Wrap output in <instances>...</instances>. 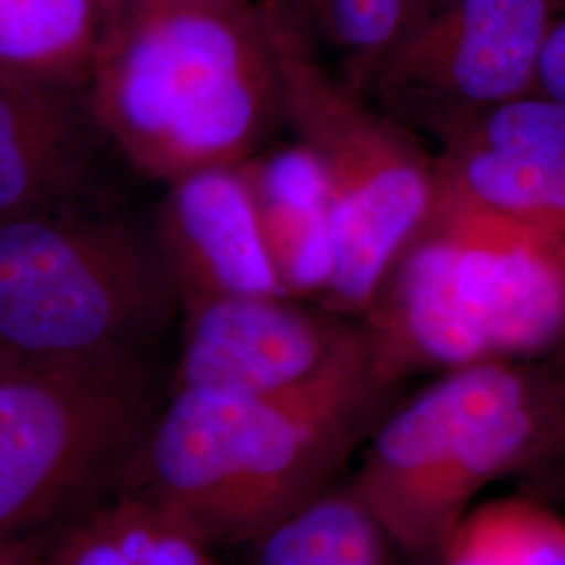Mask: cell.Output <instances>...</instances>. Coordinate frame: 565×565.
Wrapping results in <instances>:
<instances>
[{
    "label": "cell",
    "instance_id": "cell-22",
    "mask_svg": "<svg viewBox=\"0 0 565 565\" xmlns=\"http://www.w3.org/2000/svg\"><path fill=\"white\" fill-rule=\"evenodd\" d=\"M99 2H102L103 13L107 18V28L111 23L121 20L128 13V9H130L128 0H99Z\"/></svg>",
    "mask_w": 565,
    "mask_h": 565
},
{
    "label": "cell",
    "instance_id": "cell-8",
    "mask_svg": "<svg viewBox=\"0 0 565 565\" xmlns=\"http://www.w3.org/2000/svg\"><path fill=\"white\" fill-rule=\"evenodd\" d=\"M565 0H446L377 63L385 99L448 137L459 124L534 93L548 30Z\"/></svg>",
    "mask_w": 565,
    "mask_h": 565
},
{
    "label": "cell",
    "instance_id": "cell-3",
    "mask_svg": "<svg viewBox=\"0 0 565 565\" xmlns=\"http://www.w3.org/2000/svg\"><path fill=\"white\" fill-rule=\"evenodd\" d=\"M390 387L425 371L553 361L565 350V228L431 210L363 315Z\"/></svg>",
    "mask_w": 565,
    "mask_h": 565
},
{
    "label": "cell",
    "instance_id": "cell-9",
    "mask_svg": "<svg viewBox=\"0 0 565 565\" xmlns=\"http://www.w3.org/2000/svg\"><path fill=\"white\" fill-rule=\"evenodd\" d=\"M431 210L565 228V105L530 93L459 124L434 160Z\"/></svg>",
    "mask_w": 565,
    "mask_h": 565
},
{
    "label": "cell",
    "instance_id": "cell-25",
    "mask_svg": "<svg viewBox=\"0 0 565 565\" xmlns=\"http://www.w3.org/2000/svg\"><path fill=\"white\" fill-rule=\"evenodd\" d=\"M4 363H9V361H4V359H2V354H0V364H4Z\"/></svg>",
    "mask_w": 565,
    "mask_h": 565
},
{
    "label": "cell",
    "instance_id": "cell-12",
    "mask_svg": "<svg viewBox=\"0 0 565 565\" xmlns=\"http://www.w3.org/2000/svg\"><path fill=\"white\" fill-rule=\"evenodd\" d=\"M97 137L81 88L0 70V221L81 203Z\"/></svg>",
    "mask_w": 565,
    "mask_h": 565
},
{
    "label": "cell",
    "instance_id": "cell-24",
    "mask_svg": "<svg viewBox=\"0 0 565 565\" xmlns=\"http://www.w3.org/2000/svg\"><path fill=\"white\" fill-rule=\"evenodd\" d=\"M130 2V9L132 7H142V4H158L160 0H128Z\"/></svg>",
    "mask_w": 565,
    "mask_h": 565
},
{
    "label": "cell",
    "instance_id": "cell-21",
    "mask_svg": "<svg viewBox=\"0 0 565 565\" xmlns=\"http://www.w3.org/2000/svg\"><path fill=\"white\" fill-rule=\"evenodd\" d=\"M53 532L0 543V565H46Z\"/></svg>",
    "mask_w": 565,
    "mask_h": 565
},
{
    "label": "cell",
    "instance_id": "cell-6",
    "mask_svg": "<svg viewBox=\"0 0 565 565\" xmlns=\"http://www.w3.org/2000/svg\"><path fill=\"white\" fill-rule=\"evenodd\" d=\"M258 9L282 116L327 184L333 266L324 310L364 315L431 212L434 160L396 121L327 74L291 0H258Z\"/></svg>",
    "mask_w": 565,
    "mask_h": 565
},
{
    "label": "cell",
    "instance_id": "cell-14",
    "mask_svg": "<svg viewBox=\"0 0 565 565\" xmlns=\"http://www.w3.org/2000/svg\"><path fill=\"white\" fill-rule=\"evenodd\" d=\"M46 565H223L214 546L160 507L120 490L57 527Z\"/></svg>",
    "mask_w": 565,
    "mask_h": 565
},
{
    "label": "cell",
    "instance_id": "cell-7",
    "mask_svg": "<svg viewBox=\"0 0 565 565\" xmlns=\"http://www.w3.org/2000/svg\"><path fill=\"white\" fill-rule=\"evenodd\" d=\"M158 411L142 354L0 364V543L103 499Z\"/></svg>",
    "mask_w": 565,
    "mask_h": 565
},
{
    "label": "cell",
    "instance_id": "cell-19",
    "mask_svg": "<svg viewBox=\"0 0 565 565\" xmlns=\"http://www.w3.org/2000/svg\"><path fill=\"white\" fill-rule=\"evenodd\" d=\"M520 476L530 480L536 499L565 507V380L545 438Z\"/></svg>",
    "mask_w": 565,
    "mask_h": 565
},
{
    "label": "cell",
    "instance_id": "cell-15",
    "mask_svg": "<svg viewBox=\"0 0 565 565\" xmlns=\"http://www.w3.org/2000/svg\"><path fill=\"white\" fill-rule=\"evenodd\" d=\"M247 546L249 565H413L350 482L329 486Z\"/></svg>",
    "mask_w": 565,
    "mask_h": 565
},
{
    "label": "cell",
    "instance_id": "cell-20",
    "mask_svg": "<svg viewBox=\"0 0 565 565\" xmlns=\"http://www.w3.org/2000/svg\"><path fill=\"white\" fill-rule=\"evenodd\" d=\"M534 93H541L565 105V11L557 15L548 30L539 60Z\"/></svg>",
    "mask_w": 565,
    "mask_h": 565
},
{
    "label": "cell",
    "instance_id": "cell-10",
    "mask_svg": "<svg viewBox=\"0 0 565 565\" xmlns=\"http://www.w3.org/2000/svg\"><path fill=\"white\" fill-rule=\"evenodd\" d=\"M184 310L174 392H279L315 375L359 327L275 296H226Z\"/></svg>",
    "mask_w": 565,
    "mask_h": 565
},
{
    "label": "cell",
    "instance_id": "cell-2",
    "mask_svg": "<svg viewBox=\"0 0 565 565\" xmlns=\"http://www.w3.org/2000/svg\"><path fill=\"white\" fill-rule=\"evenodd\" d=\"M82 95L103 139L168 184L239 168L282 116L258 2L128 9L105 30Z\"/></svg>",
    "mask_w": 565,
    "mask_h": 565
},
{
    "label": "cell",
    "instance_id": "cell-5",
    "mask_svg": "<svg viewBox=\"0 0 565 565\" xmlns=\"http://www.w3.org/2000/svg\"><path fill=\"white\" fill-rule=\"evenodd\" d=\"M181 303L153 228L84 202L0 221V354H142Z\"/></svg>",
    "mask_w": 565,
    "mask_h": 565
},
{
    "label": "cell",
    "instance_id": "cell-23",
    "mask_svg": "<svg viewBox=\"0 0 565 565\" xmlns=\"http://www.w3.org/2000/svg\"><path fill=\"white\" fill-rule=\"evenodd\" d=\"M235 2H249V0H160L158 4H235Z\"/></svg>",
    "mask_w": 565,
    "mask_h": 565
},
{
    "label": "cell",
    "instance_id": "cell-17",
    "mask_svg": "<svg viewBox=\"0 0 565 565\" xmlns=\"http://www.w3.org/2000/svg\"><path fill=\"white\" fill-rule=\"evenodd\" d=\"M434 565H565V513L532 494L478 503Z\"/></svg>",
    "mask_w": 565,
    "mask_h": 565
},
{
    "label": "cell",
    "instance_id": "cell-16",
    "mask_svg": "<svg viewBox=\"0 0 565 565\" xmlns=\"http://www.w3.org/2000/svg\"><path fill=\"white\" fill-rule=\"evenodd\" d=\"M105 30L99 0H0V70L82 90Z\"/></svg>",
    "mask_w": 565,
    "mask_h": 565
},
{
    "label": "cell",
    "instance_id": "cell-18",
    "mask_svg": "<svg viewBox=\"0 0 565 565\" xmlns=\"http://www.w3.org/2000/svg\"><path fill=\"white\" fill-rule=\"evenodd\" d=\"M302 20L319 28L364 76L429 9L425 0H291Z\"/></svg>",
    "mask_w": 565,
    "mask_h": 565
},
{
    "label": "cell",
    "instance_id": "cell-13",
    "mask_svg": "<svg viewBox=\"0 0 565 565\" xmlns=\"http://www.w3.org/2000/svg\"><path fill=\"white\" fill-rule=\"evenodd\" d=\"M282 296L323 300L333 242L327 184L302 147L239 166Z\"/></svg>",
    "mask_w": 565,
    "mask_h": 565
},
{
    "label": "cell",
    "instance_id": "cell-11",
    "mask_svg": "<svg viewBox=\"0 0 565 565\" xmlns=\"http://www.w3.org/2000/svg\"><path fill=\"white\" fill-rule=\"evenodd\" d=\"M153 233L182 308L226 296L285 298L239 168L172 182Z\"/></svg>",
    "mask_w": 565,
    "mask_h": 565
},
{
    "label": "cell",
    "instance_id": "cell-26",
    "mask_svg": "<svg viewBox=\"0 0 565 565\" xmlns=\"http://www.w3.org/2000/svg\"><path fill=\"white\" fill-rule=\"evenodd\" d=\"M436 2H438V4H440V2H446V0H436Z\"/></svg>",
    "mask_w": 565,
    "mask_h": 565
},
{
    "label": "cell",
    "instance_id": "cell-1",
    "mask_svg": "<svg viewBox=\"0 0 565 565\" xmlns=\"http://www.w3.org/2000/svg\"><path fill=\"white\" fill-rule=\"evenodd\" d=\"M392 387L363 324L308 380L270 394L172 392L128 465L139 494L218 546L247 545L335 482Z\"/></svg>",
    "mask_w": 565,
    "mask_h": 565
},
{
    "label": "cell",
    "instance_id": "cell-4",
    "mask_svg": "<svg viewBox=\"0 0 565 565\" xmlns=\"http://www.w3.org/2000/svg\"><path fill=\"white\" fill-rule=\"evenodd\" d=\"M564 380L546 361L467 364L377 419L348 482L411 564L434 565L486 488L524 471Z\"/></svg>",
    "mask_w": 565,
    "mask_h": 565
}]
</instances>
